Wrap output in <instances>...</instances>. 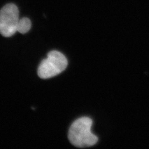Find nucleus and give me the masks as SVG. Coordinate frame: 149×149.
Masks as SVG:
<instances>
[{
  "mask_svg": "<svg viewBox=\"0 0 149 149\" xmlns=\"http://www.w3.org/2000/svg\"><path fill=\"white\" fill-rule=\"evenodd\" d=\"M93 120L88 117H83L74 120L68 131V139L73 146L84 148L95 146L98 138L91 132Z\"/></svg>",
  "mask_w": 149,
  "mask_h": 149,
  "instance_id": "1",
  "label": "nucleus"
},
{
  "mask_svg": "<svg viewBox=\"0 0 149 149\" xmlns=\"http://www.w3.org/2000/svg\"><path fill=\"white\" fill-rule=\"evenodd\" d=\"M67 65V59L64 55L57 50L50 51L39 65L37 74L42 79L52 78L64 71Z\"/></svg>",
  "mask_w": 149,
  "mask_h": 149,
  "instance_id": "2",
  "label": "nucleus"
},
{
  "mask_svg": "<svg viewBox=\"0 0 149 149\" xmlns=\"http://www.w3.org/2000/svg\"><path fill=\"white\" fill-rule=\"evenodd\" d=\"M19 9L15 4H8L0 10V34L9 37L17 32L19 21Z\"/></svg>",
  "mask_w": 149,
  "mask_h": 149,
  "instance_id": "3",
  "label": "nucleus"
},
{
  "mask_svg": "<svg viewBox=\"0 0 149 149\" xmlns=\"http://www.w3.org/2000/svg\"><path fill=\"white\" fill-rule=\"evenodd\" d=\"M31 28V22L29 18L22 17L19 21L17 32L21 34H26L29 31Z\"/></svg>",
  "mask_w": 149,
  "mask_h": 149,
  "instance_id": "4",
  "label": "nucleus"
}]
</instances>
